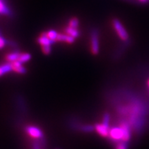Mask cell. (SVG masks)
<instances>
[{
    "mask_svg": "<svg viewBox=\"0 0 149 149\" xmlns=\"http://www.w3.org/2000/svg\"><path fill=\"white\" fill-rule=\"evenodd\" d=\"M25 131L28 134V135L33 139L41 140V139H44V133H43L42 130L35 126L29 125L26 126Z\"/></svg>",
    "mask_w": 149,
    "mask_h": 149,
    "instance_id": "cell-1",
    "label": "cell"
},
{
    "mask_svg": "<svg viewBox=\"0 0 149 149\" xmlns=\"http://www.w3.org/2000/svg\"><path fill=\"white\" fill-rule=\"evenodd\" d=\"M113 26L114 29L117 32V34L120 37V38L123 41H127L128 40V34L124 26L121 23L120 20L114 19L113 20Z\"/></svg>",
    "mask_w": 149,
    "mask_h": 149,
    "instance_id": "cell-2",
    "label": "cell"
},
{
    "mask_svg": "<svg viewBox=\"0 0 149 149\" xmlns=\"http://www.w3.org/2000/svg\"><path fill=\"white\" fill-rule=\"evenodd\" d=\"M91 51L93 55H96L100 51L99 33L97 30H93L91 35Z\"/></svg>",
    "mask_w": 149,
    "mask_h": 149,
    "instance_id": "cell-3",
    "label": "cell"
},
{
    "mask_svg": "<svg viewBox=\"0 0 149 149\" xmlns=\"http://www.w3.org/2000/svg\"><path fill=\"white\" fill-rule=\"evenodd\" d=\"M123 130L121 127H113L110 129L109 137L114 141H120L123 139Z\"/></svg>",
    "mask_w": 149,
    "mask_h": 149,
    "instance_id": "cell-4",
    "label": "cell"
},
{
    "mask_svg": "<svg viewBox=\"0 0 149 149\" xmlns=\"http://www.w3.org/2000/svg\"><path fill=\"white\" fill-rule=\"evenodd\" d=\"M95 130L102 137H107L109 136L110 129L109 127L104 126L103 124H97L95 125Z\"/></svg>",
    "mask_w": 149,
    "mask_h": 149,
    "instance_id": "cell-5",
    "label": "cell"
},
{
    "mask_svg": "<svg viewBox=\"0 0 149 149\" xmlns=\"http://www.w3.org/2000/svg\"><path fill=\"white\" fill-rule=\"evenodd\" d=\"M23 64L19 61H15L11 63L13 68V71L17 72L20 74H24L26 73V68L23 66Z\"/></svg>",
    "mask_w": 149,
    "mask_h": 149,
    "instance_id": "cell-6",
    "label": "cell"
},
{
    "mask_svg": "<svg viewBox=\"0 0 149 149\" xmlns=\"http://www.w3.org/2000/svg\"><path fill=\"white\" fill-rule=\"evenodd\" d=\"M37 42H38L39 44H40L42 46H51L52 44L55 42V41L51 40V39L48 38L47 35H46V33H42V34L40 35V37L37 39Z\"/></svg>",
    "mask_w": 149,
    "mask_h": 149,
    "instance_id": "cell-7",
    "label": "cell"
},
{
    "mask_svg": "<svg viewBox=\"0 0 149 149\" xmlns=\"http://www.w3.org/2000/svg\"><path fill=\"white\" fill-rule=\"evenodd\" d=\"M120 127L122 128V129L123 130V133H124L122 141H129L130 137H131V133H130V129L129 126H128L126 123H122V124H121Z\"/></svg>",
    "mask_w": 149,
    "mask_h": 149,
    "instance_id": "cell-8",
    "label": "cell"
},
{
    "mask_svg": "<svg viewBox=\"0 0 149 149\" xmlns=\"http://www.w3.org/2000/svg\"><path fill=\"white\" fill-rule=\"evenodd\" d=\"M74 39L75 38H74V37L70 36V35L67 34H61V33L59 34V33H58L56 41L66 42L68 44H72L74 42Z\"/></svg>",
    "mask_w": 149,
    "mask_h": 149,
    "instance_id": "cell-9",
    "label": "cell"
},
{
    "mask_svg": "<svg viewBox=\"0 0 149 149\" xmlns=\"http://www.w3.org/2000/svg\"><path fill=\"white\" fill-rule=\"evenodd\" d=\"M11 71H13V68L11 63H6L0 65V77H2L4 74L8 73Z\"/></svg>",
    "mask_w": 149,
    "mask_h": 149,
    "instance_id": "cell-10",
    "label": "cell"
},
{
    "mask_svg": "<svg viewBox=\"0 0 149 149\" xmlns=\"http://www.w3.org/2000/svg\"><path fill=\"white\" fill-rule=\"evenodd\" d=\"M80 131H83L84 133H91L95 130V126L92 125H88V124H75L74 125Z\"/></svg>",
    "mask_w": 149,
    "mask_h": 149,
    "instance_id": "cell-11",
    "label": "cell"
},
{
    "mask_svg": "<svg viewBox=\"0 0 149 149\" xmlns=\"http://www.w3.org/2000/svg\"><path fill=\"white\" fill-rule=\"evenodd\" d=\"M20 53H19L18 51H15L13 53H8L6 55V60L9 63H12L13 61H18Z\"/></svg>",
    "mask_w": 149,
    "mask_h": 149,
    "instance_id": "cell-12",
    "label": "cell"
},
{
    "mask_svg": "<svg viewBox=\"0 0 149 149\" xmlns=\"http://www.w3.org/2000/svg\"><path fill=\"white\" fill-rule=\"evenodd\" d=\"M11 11L8 8V6L5 4L3 0H0V15H10Z\"/></svg>",
    "mask_w": 149,
    "mask_h": 149,
    "instance_id": "cell-13",
    "label": "cell"
},
{
    "mask_svg": "<svg viewBox=\"0 0 149 149\" xmlns=\"http://www.w3.org/2000/svg\"><path fill=\"white\" fill-rule=\"evenodd\" d=\"M65 31H66L67 35H70V36L74 37V38H77L79 36V32L78 31L77 29H75V28L68 26V28H66Z\"/></svg>",
    "mask_w": 149,
    "mask_h": 149,
    "instance_id": "cell-14",
    "label": "cell"
},
{
    "mask_svg": "<svg viewBox=\"0 0 149 149\" xmlns=\"http://www.w3.org/2000/svg\"><path fill=\"white\" fill-rule=\"evenodd\" d=\"M31 55L27 53H20L18 61L24 64V63H26L28 61H29L31 59Z\"/></svg>",
    "mask_w": 149,
    "mask_h": 149,
    "instance_id": "cell-15",
    "label": "cell"
},
{
    "mask_svg": "<svg viewBox=\"0 0 149 149\" xmlns=\"http://www.w3.org/2000/svg\"><path fill=\"white\" fill-rule=\"evenodd\" d=\"M110 120H111V116L109 113H105L103 116V119H102V123L104 126H107V127H110Z\"/></svg>",
    "mask_w": 149,
    "mask_h": 149,
    "instance_id": "cell-16",
    "label": "cell"
},
{
    "mask_svg": "<svg viewBox=\"0 0 149 149\" xmlns=\"http://www.w3.org/2000/svg\"><path fill=\"white\" fill-rule=\"evenodd\" d=\"M46 35H47V37H48L49 39H51V40L53 41H56V39H57V35H58V33L56 32L55 31H53V30H51V31H48V32H46Z\"/></svg>",
    "mask_w": 149,
    "mask_h": 149,
    "instance_id": "cell-17",
    "label": "cell"
},
{
    "mask_svg": "<svg viewBox=\"0 0 149 149\" xmlns=\"http://www.w3.org/2000/svg\"><path fill=\"white\" fill-rule=\"evenodd\" d=\"M78 25H79V20L77 19L76 17H74L71 19L69 22V26L75 28V29H77Z\"/></svg>",
    "mask_w": 149,
    "mask_h": 149,
    "instance_id": "cell-18",
    "label": "cell"
},
{
    "mask_svg": "<svg viewBox=\"0 0 149 149\" xmlns=\"http://www.w3.org/2000/svg\"><path fill=\"white\" fill-rule=\"evenodd\" d=\"M116 149H128L127 141H124L120 142L117 144Z\"/></svg>",
    "mask_w": 149,
    "mask_h": 149,
    "instance_id": "cell-19",
    "label": "cell"
},
{
    "mask_svg": "<svg viewBox=\"0 0 149 149\" xmlns=\"http://www.w3.org/2000/svg\"><path fill=\"white\" fill-rule=\"evenodd\" d=\"M42 50L43 53L45 54V55H49V54H51V46H42Z\"/></svg>",
    "mask_w": 149,
    "mask_h": 149,
    "instance_id": "cell-20",
    "label": "cell"
},
{
    "mask_svg": "<svg viewBox=\"0 0 149 149\" xmlns=\"http://www.w3.org/2000/svg\"><path fill=\"white\" fill-rule=\"evenodd\" d=\"M6 44V41L5 39L3 38V37L0 33V50L4 48Z\"/></svg>",
    "mask_w": 149,
    "mask_h": 149,
    "instance_id": "cell-21",
    "label": "cell"
},
{
    "mask_svg": "<svg viewBox=\"0 0 149 149\" xmlns=\"http://www.w3.org/2000/svg\"><path fill=\"white\" fill-rule=\"evenodd\" d=\"M41 147H42V146H41V144L39 140L35 141L33 143V149H41Z\"/></svg>",
    "mask_w": 149,
    "mask_h": 149,
    "instance_id": "cell-22",
    "label": "cell"
},
{
    "mask_svg": "<svg viewBox=\"0 0 149 149\" xmlns=\"http://www.w3.org/2000/svg\"><path fill=\"white\" fill-rule=\"evenodd\" d=\"M138 1L141 3H146L149 2V0H138Z\"/></svg>",
    "mask_w": 149,
    "mask_h": 149,
    "instance_id": "cell-23",
    "label": "cell"
},
{
    "mask_svg": "<svg viewBox=\"0 0 149 149\" xmlns=\"http://www.w3.org/2000/svg\"><path fill=\"white\" fill-rule=\"evenodd\" d=\"M148 86H149V80L148 81Z\"/></svg>",
    "mask_w": 149,
    "mask_h": 149,
    "instance_id": "cell-24",
    "label": "cell"
}]
</instances>
